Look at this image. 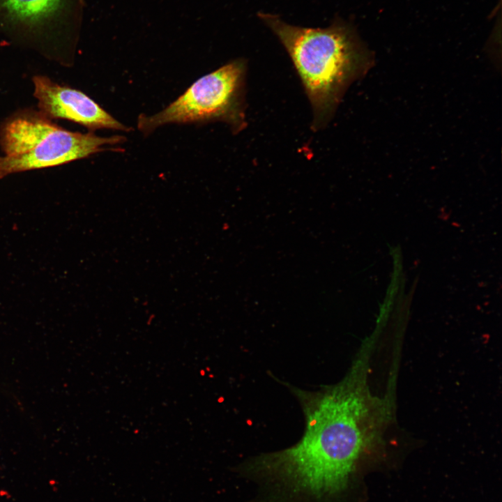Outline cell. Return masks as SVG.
Segmentation results:
<instances>
[{
  "instance_id": "4",
  "label": "cell",
  "mask_w": 502,
  "mask_h": 502,
  "mask_svg": "<svg viewBox=\"0 0 502 502\" xmlns=\"http://www.w3.org/2000/svg\"><path fill=\"white\" fill-rule=\"evenodd\" d=\"M247 61L238 58L197 79L162 111L142 114L137 128L149 134L167 123L223 121L237 134L246 127Z\"/></svg>"
},
{
  "instance_id": "2",
  "label": "cell",
  "mask_w": 502,
  "mask_h": 502,
  "mask_svg": "<svg viewBox=\"0 0 502 502\" xmlns=\"http://www.w3.org/2000/svg\"><path fill=\"white\" fill-rule=\"evenodd\" d=\"M288 53L312 108L311 128H324L349 86L367 72L373 56L350 23L336 18L326 28L289 24L259 13Z\"/></svg>"
},
{
  "instance_id": "5",
  "label": "cell",
  "mask_w": 502,
  "mask_h": 502,
  "mask_svg": "<svg viewBox=\"0 0 502 502\" xmlns=\"http://www.w3.org/2000/svg\"><path fill=\"white\" fill-rule=\"evenodd\" d=\"M33 82L40 112L48 119H68L92 130H130L82 91L59 85L43 75L34 76Z\"/></svg>"
},
{
  "instance_id": "1",
  "label": "cell",
  "mask_w": 502,
  "mask_h": 502,
  "mask_svg": "<svg viewBox=\"0 0 502 502\" xmlns=\"http://www.w3.org/2000/svg\"><path fill=\"white\" fill-rule=\"evenodd\" d=\"M362 356L335 384L306 390L286 383L302 408L304 432L296 444L256 459L261 482L277 502H346L377 418Z\"/></svg>"
},
{
  "instance_id": "3",
  "label": "cell",
  "mask_w": 502,
  "mask_h": 502,
  "mask_svg": "<svg viewBox=\"0 0 502 502\" xmlns=\"http://www.w3.org/2000/svg\"><path fill=\"white\" fill-rule=\"evenodd\" d=\"M121 136L102 137L92 132H70L40 112H26L6 125L1 139L0 178L8 174L57 166L122 143Z\"/></svg>"
},
{
  "instance_id": "6",
  "label": "cell",
  "mask_w": 502,
  "mask_h": 502,
  "mask_svg": "<svg viewBox=\"0 0 502 502\" xmlns=\"http://www.w3.org/2000/svg\"><path fill=\"white\" fill-rule=\"evenodd\" d=\"M72 0H0V22L31 36H44L66 25Z\"/></svg>"
}]
</instances>
